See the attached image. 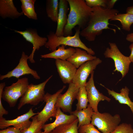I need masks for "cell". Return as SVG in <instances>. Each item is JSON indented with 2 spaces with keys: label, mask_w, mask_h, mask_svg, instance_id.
Masks as SVG:
<instances>
[{
  "label": "cell",
  "mask_w": 133,
  "mask_h": 133,
  "mask_svg": "<svg viewBox=\"0 0 133 133\" xmlns=\"http://www.w3.org/2000/svg\"><path fill=\"white\" fill-rule=\"evenodd\" d=\"M117 1V0H108L106 8L110 9H113L115 3Z\"/></svg>",
  "instance_id": "cell-34"
},
{
  "label": "cell",
  "mask_w": 133,
  "mask_h": 133,
  "mask_svg": "<svg viewBox=\"0 0 133 133\" xmlns=\"http://www.w3.org/2000/svg\"><path fill=\"white\" fill-rule=\"evenodd\" d=\"M79 88L72 82L69 84L68 88L63 94H60L58 96L55 106L59 108L65 112L70 114L72 112L73 103L76 99Z\"/></svg>",
  "instance_id": "cell-11"
},
{
  "label": "cell",
  "mask_w": 133,
  "mask_h": 133,
  "mask_svg": "<svg viewBox=\"0 0 133 133\" xmlns=\"http://www.w3.org/2000/svg\"><path fill=\"white\" fill-rule=\"evenodd\" d=\"M29 84L28 78L18 79L16 82L5 87L2 99L8 103L10 107H14L18 99L26 92Z\"/></svg>",
  "instance_id": "cell-7"
},
{
  "label": "cell",
  "mask_w": 133,
  "mask_h": 133,
  "mask_svg": "<svg viewBox=\"0 0 133 133\" xmlns=\"http://www.w3.org/2000/svg\"><path fill=\"white\" fill-rule=\"evenodd\" d=\"M76 99L78 101L76 105V110H80L87 108L88 105V100L85 86L79 88Z\"/></svg>",
  "instance_id": "cell-26"
},
{
  "label": "cell",
  "mask_w": 133,
  "mask_h": 133,
  "mask_svg": "<svg viewBox=\"0 0 133 133\" xmlns=\"http://www.w3.org/2000/svg\"><path fill=\"white\" fill-rule=\"evenodd\" d=\"M87 5L92 8L97 6H101L107 8L108 0H85Z\"/></svg>",
  "instance_id": "cell-31"
},
{
  "label": "cell",
  "mask_w": 133,
  "mask_h": 133,
  "mask_svg": "<svg viewBox=\"0 0 133 133\" xmlns=\"http://www.w3.org/2000/svg\"><path fill=\"white\" fill-rule=\"evenodd\" d=\"M29 56L23 51L19 63L13 70L6 74L0 75V80L5 78H9L12 77L18 79L20 76L27 74H31L36 79L39 80L40 77L36 71L31 68L28 65L27 60Z\"/></svg>",
  "instance_id": "cell-10"
},
{
  "label": "cell",
  "mask_w": 133,
  "mask_h": 133,
  "mask_svg": "<svg viewBox=\"0 0 133 133\" xmlns=\"http://www.w3.org/2000/svg\"><path fill=\"white\" fill-rule=\"evenodd\" d=\"M52 77V75L50 76L44 81L38 84H29L26 91L20 100L18 110L26 104L36 105L44 101L45 85Z\"/></svg>",
  "instance_id": "cell-4"
},
{
  "label": "cell",
  "mask_w": 133,
  "mask_h": 133,
  "mask_svg": "<svg viewBox=\"0 0 133 133\" xmlns=\"http://www.w3.org/2000/svg\"><path fill=\"white\" fill-rule=\"evenodd\" d=\"M75 49V52L67 60L73 65L77 68H78L86 62L97 58L80 48H76Z\"/></svg>",
  "instance_id": "cell-19"
},
{
  "label": "cell",
  "mask_w": 133,
  "mask_h": 133,
  "mask_svg": "<svg viewBox=\"0 0 133 133\" xmlns=\"http://www.w3.org/2000/svg\"><path fill=\"white\" fill-rule=\"evenodd\" d=\"M5 85V82L1 83L0 84V118L3 117L4 115H6L8 113V111L3 107L1 102L2 95Z\"/></svg>",
  "instance_id": "cell-32"
},
{
  "label": "cell",
  "mask_w": 133,
  "mask_h": 133,
  "mask_svg": "<svg viewBox=\"0 0 133 133\" xmlns=\"http://www.w3.org/2000/svg\"><path fill=\"white\" fill-rule=\"evenodd\" d=\"M101 85L107 89L109 95H111L120 103L128 105L131 109L133 115V102L131 101L129 97L130 90L127 87L125 86L124 88H122L119 93L113 90H110L102 84Z\"/></svg>",
  "instance_id": "cell-21"
},
{
  "label": "cell",
  "mask_w": 133,
  "mask_h": 133,
  "mask_svg": "<svg viewBox=\"0 0 133 133\" xmlns=\"http://www.w3.org/2000/svg\"><path fill=\"white\" fill-rule=\"evenodd\" d=\"M129 48L131 51V53L129 57L131 62L133 63V43L130 45Z\"/></svg>",
  "instance_id": "cell-35"
},
{
  "label": "cell",
  "mask_w": 133,
  "mask_h": 133,
  "mask_svg": "<svg viewBox=\"0 0 133 133\" xmlns=\"http://www.w3.org/2000/svg\"><path fill=\"white\" fill-rule=\"evenodd\" d=\"M78 131L79 133H101L91 123L80 126Z\"/></svg>",
  "instance_id": "cell-30"
},
{
  "label": "cell",
  "mask_w": 133,
  "mask_h": 133,
  "mask_svg": "<svg viewBox=\"0 0 133 133\" xmlns=\"http://www.w3.org/2000/svg\"><path fill=\"white\" fill-rule=\"evenodd\" d=\"M55 65L59 75L63 82L69 84L72 82L77 68L67 60H56Z\"/></svg>",
  "instance_id": "cell-15"
},
{
  "label": "cell",
  "mask_w": 133,
  "mask_h": 133,
  "mask_svg": "<svg viewBox=\"0 0 133 133\" xmlns=\"http://www.w3.org/2000/svg\"><path fill=\"white\" fill-rule=\"evenodd\" d=\"M94 111L89 104L86 108L72 111L70 115L76 116L78 120L79 128L81 126L91 123Z\"/></svg>",
  "instance_id": "cell-22"
},
{
  "label": "cell",
  "mask_w": 133,
  "mask_h": 133,
  "mask_svg": "<svg viewBox=\"0 0 133 133\" xmlns=\"http://www.w3.org/2000/svg\"><path fill=\"white\" fill-rule=\"evenodd\" d=\"M66 87V86H64L62 88L53 94L48 93L45 94L44 101L46 102V105L43 110L38 112L36 115L38 120L41 121L44 125L50 117H55L57 108L55 105L57 97Z\"/></svg>",
  "instance_id": "cell-8"
},
{
  "label": "cell",
  "mask_w": 133,
  "mask_h": 133,
  "mask_svg": "<svg viewBox=\"0 0 133 133\" xmlns=\"http://www.w3.org/2000/svg\"><path fill=\"white\" fill-rule=\"evenodd\" d=\"M20 130L14 127H9L0 131V133H22Z\"/></svg>",
  "instance_id": "cell-33"
},
{
  "label": "cell",
  "mask_w": 133,
  "mask_h": 133,
  "mask_svg": "<svg viewBox=\"0 0 133 133\" xmlns=\"http://www.w3.org/2000/svg\"><path fill=\"white\" fill-rule=\"evenodd\" d=\"M126 39L128 41L133 43V32L127 34Z\"/></svg>",
  "instance_id": "cell-36"
},
{
  "label": "cell",
  "mask_w": 133,
  "mask_h": 133,
  "mask_svg": "<svg viewBox=\"0 0 133 133\" xmlns=\"http://www.w3.org/2000/svg\"><path fill=\"white\" fill-rule=\"evenodd\" d=\"M21 8L23 14L29 18L36 20L37 14L34 7V4L27 2L24 0H20Z\"/></svg>",
  "instance_id": "cell-27"
},
{
  "label": "cell",
  "mask_w": 133,
  "mask_h": 133,
  "mask_svg": "<svg viewBox=\"0 0 133 133\" xmlns=\"http://www.w3.org/2000/svg\"><path fill=\"white\" fill-rule=\"evenodd\" d=\"M102 61L100 58H97L84 63L77 69L72 82L79 88L85 86L89 75Z\"/></svg>",
  "instance_id": "cell-9"
},
{
  "label": "cell",
  "mask_w": 133,
  "mask_h": 133,
  "mask_svg": "<svg viewBox=\"0 0 133 133\" xmlns=\"http://www.w3.org/2000/svg\"><path fill=\"white\" fill-rule=\"evenodd\" d=\"M93 10L86 27L80 31V35L89 41H93L102 33L104 29L111 30L115 33L116 30L109 27V21L119 11L101 6L92 7Z\"/></svg>",
  "instance_id": "cell-1"
},
{
  "label": "cell",
  "mask_w": 133,
  "mask_h": 133,
  "mask_svg": "<svg viewBox=\"0 0 133 133\" xmlns=\"http://www.w3.org/2000/svg\"><path fill=\"white\" fill-rule=\"evenodd\" d=\"M116 20L120 22L122 29L129 32L131 30V26L133 24V14L127 13H118L115 15L110 20V21Z\"/></svg>",
  "instance_id": "cell-23"
},
{
  "label": "cell",
  "mask_w": 133,
  "mask_h": 133,
  "mask_svg": "<svg viewBox=\"0 0 133 133\" xmlns=\"http://www.w3.org/2000/svg\"><path fill=\"white\" fill-rule=\"evenodd\" d=\"M58 0H47L46 10L47 16L53 21L57 22L59 7Z\"/></svg>",
  "instance_id": "cell-25"
},
{
  "label": "cell",
  "mask_w": 133,
  "mask_h": 133,
  "mask_svg": "<svg viewBox=\"0 0 133 133\" xmlns=\"http://www.w3.org/2000/svg\"><path fill=\"white\" fill-rule=\"evenodd\" d=\"M70 7L67 23L64 30V36H71L76 26L82 30L86 26L92 8L89 7L84 0H67Z\"/></svg>",
  "instance_id": "cell-2"
},
{
  "label": "cell",
  "mask_w": 133,
  "mask_h": 133,
  "mask_svg": "<svg viewBox=\"0 0 133 133\" xmlns=\"http://www.w3.org/2000/svg\"><path fill=\"white\" fill-rule=\"evenodd\" d=\"M31 118L32 119L31 125L22 133H37L42 129L44 125L41 121L38 120L36 115Z\"/></svg>",
  "instance_id": "cell-28"
},
{
  "label": "cell",
  "mask_w": 133,
  "mask_h": 133,
  "mask_svg": "<svg viewBox=\"0 0 133 133\" xmlns=\"http://www.w3.org/2000/svg\"><path fill=\"white\" fill-rule=\"evenodd\" d=\"M15 6L13 0H0V16L3 19L10 18L15 19L23 15Z\"/></svg>",
  "instance_id": "cell-18"
},
{
  "label": "cell",
  "mask_w": 133,
  "mask_h": 133,
  "mask_svg": "<svg viewBox=\"0 0 133 133\" xmlns=\"http://www.w3.org/2000/svg\"><path fill=\"white\" fill-rule=\"evenodd\" d=\"M111 133H133V128L130 124L123 123L119 124Z\"/></svg>",
  "instance_id": "cell-29"
},
{
  "label": "cell",
  "mask_w": 133,
  "mask_h": 133,
  "mask_svg": "<svg viewBox=\"0 0 133 133\" xmlns=\"http://www.w3.org/2000/svg\"><path fill=\"white\" fill-rule=\"evenodd\" d=\"M80 29L78 27L76 29L73 36H58L55 33L51 32L47 35L48 41L45 46L51 52L56 50L57 47L63 45L80 48L85 50L90 54L95 55L94 51L91 48L87 47L81 40L80 37Z\"/></svg>",
  "instance_id": "cell-3"
},
{
  "label": "cell",
  "mask_w": 133,
  "mask_h": 133,
  "mask_svg": "<svg viewBox=\"0 0 133 133\" xmlns=\"http://www.w3.org/2000/svg\"><path fill=\"white\" fill-rule=\"evenodd\" d=\"M55 119L53 122L44 124L42 129L43 131L42 133H50L56 127L61 125L72 122L77 118L74 115H67L62 112L59 108H57Z\"/></svg>",
  "instance_id": "cell-16"
},
{
  "label": "cell",
  "mask_w": 133,
  "mask_h": 133,
  "mask_svg": "<svg viewBox=\"0 0 133 133\" xmlns=\"http://www.w3.org/2000/svg\"><path fill=\"white\" fill-rule=\"evenodd\" d=\"M94 71L91 74V76L86 83L85 87L87 93L89 104L94 112L98 111V106L101 101L106 100L110 102L111 99L100 92L96 87L94 80Z\"/></svg>",
  "instance_id": "cell-14"
},
{
  "label": "cell",
  "mask_w": 133,
  "mask_h": 133,
  "mask_svg": "<svg viewBox=\"0 0 133 133\" xmlns=\"http://www.w3.org/2000/svg\"><path fill=\"white\" fill-rule=\"evenodd\" d=\"M75 51V49L72 47L66 49L65 46L62 45L59 46L57 50L49 53L42 55L40 56L42 58L65 60L73 55Z\"/></svg>",
  "instance_id": "cell-20"
},
{
  "label": "cell",
  "mask_w": 133,
  "mask_h": 133,
  "mask_svg": "<svg viewBox=\"0 0 133 133\" xmlns=\"http://www.w3.org/2000/svg\"><path fill=\"white\" fill-rule=\"evenodd\" d=\"M109 47L106 48L104 55L105 57L111 58L114 60L115 67L114 71L120 73L123 78L128 73L131 61L129 57L121 52L115 43L109 42Z\"/></svg>",
  "instance_id": "cell-6"
},
{
  "label": "cell",
  "mask_w": 133,
  "mask_h": 133,
  "mask_svg": "<svg viewBox=\"0 0 133 133\" xmlns=\"http://www.w3.org/2000/svg\"><path fill=\"white\" fill-rule=\"evenodd\" d=\"M37 114L38 113L33 112L31 108L27 113L13 119L7 120L3 117L0 118V129L3 130L13 126L22 132L31 125L32 121L29 120L30 118Z\"/></svg>",
  "instance_id": "cell-13"
},
{
  "label": "cell",
  "mask_w": 133,
  "mask_h": 133,
  "mask_svg": "<svg viewBox=\"0 0 133 133\" xmlns=\"http://www.w3.org/2000/svg\"><path fill=\"white\" fill-rule=\"evenodd\" d=\"M68 5L67 0H60L59 1L57 25L55 33L57 36H64V29L67 20Z\"/></svg>",
  "instance_id": "cell-17"
},
{
  "label": "cell",
  "mask_w": 133,
  "mask_h": 133,
  "mask_svg": "<svg viewBox=\"0 0 133 133\" xmlns=\"http://www.w3.org/2000/svg\"><path fill=\"white\" fill-rule=\"evenodd\" d=\"M25 1L27 2L30 3L34 4L36 1L35 0H24Z\"/></svg>",
  "instance_id": "cell-38"
},
{
  "label": "cell",
  "mask_w": 133,
  "mask_h": 133,
  "mask_svg": "<svg viewBox=\"0 0 133 133\" xmlns=\"http://www.w3.org/2000/svg\"><path fill=\"white\" fill-rule=\"evenodd\" d=\"M37 133H42V131L41 130H40L39 132H38Z\"/></svg>",
  "instance_id": "cell-39"
},
{
  "label": "cell",
  "mask_w": 133,
  "mask_h": 133,
  "mask_svg": "<svg viewBox=\"0 0 133 133\" xmlns=\"http://www.w3.org/2000/svg\"><path fill=\"white\" fill-rule=\"evenodd\" d=\"M14 31L15 32L21 35L26 41L32 44L33 49L31 53L28 57V60L31 63H34L35 61L33 57L36 50H38L40 47L45 45L48 38L40 36L36 30L34 29H27L23 31L15 30Z\"/></svg>",
  "instance_id": "cell-12"
},
{
  "label": "cell",
  "mask_w": 133,
  "mask_h": 133,
  "mask_svg": "<svg viewBox=\"0 0 133 133\" xmlns=\"http://www.w3.org/2000/svg\"><path fill=\"white\" fill-rule=\"evenodd\" d=\"M78 118L73 121L56 127L50 133H79Z\"/></svg>",
  "instance_id": "cell-24"
},
{
  "label": "cell",
  "mask_w": 133,
  "mask_h": 133,
  "mask_svg": "<svg viewBox=\"0 0 133 133\" xmlns=\"http://www.w3.org/2000/svg\"><path fill=\"white\" fill-rule=\"evenodd\" d=\"M126 13L133 14V6L128 7L126 10Z\"/></svg>",
  "instance_id": "cell-37"
},
{
  "label": "cell",
  "mask_w": 133,
  "mask_h": 133,
  "mask_svg": "<svg viewBox=\"0 0 133 133\" xmlns=\"http://www.w3.org/2000/svg\"><path fill=\"white\" fill-rule=\"evenodd\" d=\"M120 121L118 114L113 116L108 113L94 112L91 123L102 133H111L119 125Z\"/></svg>",
  "instance_id": "cell-5"
}]
</instances>
